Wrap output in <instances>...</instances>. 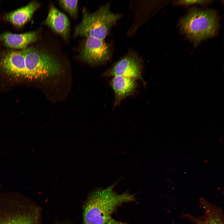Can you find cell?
Instances as JSON below:
<instances>
[{"label": "cell", "mask_w": 224, "mask_h": 224, "mask_svg": "<svg viewBox=\"0 0 224 224\" xmlns=\"http://www.w3.org/2000/svg\"><path fill=\"white\" fill-rule=\"evenodd\" d=\"M142 65L141 61L137 56L129 55L115 63L104 75L107 77L120 76L143 81Z\"/></svg>", "instance_id": "obj_7"}, {"label": "cell", "mask_w": 224, "mask_h": 224, "mask_svg": "<svg viewBox=\"0 0 224 224\" xmlns=\"http://www.w3.org/2000/svg\"><path fill=\"white\" fill-rule=\"evenodd\" d=\"M114 95V105H118L124 99L132 94L137 86L136 80L120 76H113L110 82Z\"/></svg>", "instance_id": "obj_9"}, {"label": "cell", "mask_w": 224, "mask_h": 224, "mask_svg": "<svg viewBox=\"0 0 224 224\" xmlns=\"http://www.w3.org/2000/svg\"><path fill=\"white\" fill-rule=\"evenodd\" d=\"M219 21L215 11L193 7L180 19L179 28L187 39L197 46L203 41L216 36Z\"/></svg>", "instance_id": "obj_3"}, {"label": "cell", "mask_w": 224, "mask_h": 224, "mask_svg": "<svg viewBox=\"0 0 224 224\" xmlns=\"http://www.w3.org/2000/svg\"><path fill=\"white\" fill-rule=\"evenodd\" d=\"M58 69L57 58L43 49H0V69L10 76L41 79L55 76Z\"/></svg>", "instance_id": "obj_1"}, {"label": "cell", "mask_w": 224, "mask_h": 224, "mask_svg": "<svg viewBox=\"0 0 224 224\" xmlns=\"http://www.w3.org/2000/svg\"><path fill=\"white\" fill-rule=\"evenodd\" d=\"M110 55V48L104 40L86 37L80 53V57L91 64L101 63L106 62Z\"/></svg>", "instance_id": "obj_6"}, {"label": "cell", "mask_w": 224, "mask_h": 224, "mask_svg": "<svg viewBox=\"0 0 224 224\" xmlns=\"http://www.w3.org/2000/svg\"><path fill=\"white\" fill-rule=\"evenodd\" d=\"M39 3L33 1L26 6L7 13L6 20L17 27H21L30 21L35 11L40 7Z\"/></svg>", "instance_id": "obj_11"}, {"label": "cell", "mask_w": 224, "mask_h": 224, "mask_svg": "<svg viewBox=\"0 0 224 224\" xmlns=\"http://www.w3.org/2000/svg\"><path fill=\"white\" fill-rule=\"evenodd\" d=\"M110 6L108 4L103 6L92 13L84 8L82 20L75 27L74 37H91L104 40L111 27L121 16L111 12Z\"/></svg>", "instance_id": "obj_5"}, {"label": "cell", "mask_w": 224, "mask_h": 224, "mask_svg": "<svg viewBox=\"0 0 224 224\" xmlns=\"http://www.w3.org/2000/svg\"><path fill=\"white\" fill-rule=\"evenodd\" d=\"M196 104V102L194 103L193 104V106L195 105Z\"/></svg>", "instance_id": "obj_16"}, {"label": "cell", "mask_w": 224, "mask_h": 224, "mask_svg": "<svg viewBox=\"0 0 224 224\" xmlns=\"http://www.w3.org/2000/svg\"><path fill=\"white\" fill-rule=\"evenodd\" d=\"M179 92H178V93L176 94V95H177L178 94H179Z\"/></svg>", "instance_id": "obj_17"}, {"label": "cell", "mask_w": 224, "mask_h": 224, "mask_svg": "<svg viewBox=\"0 0 224 224\" xmlns=\"http://www.w3.org/2000/svg\"><path fill=\"white\" fill-rule=\"evenodd\" d=\"M212 209L211 208V209H209L207 210L206 209V214L204 215L203 217V219L199 220V222L198 223L199 224H223V221H222V219H219L217 220L219 218L214 217L215 215H214V211L213 212H212ZM220 217V218H221Z\"/></svg>", "instance_id": "obj_13"}, {"label": "cell", "mask_w": 224, "mask_h": 224, "mask_svg": "<svg viewBox=\"0 0 224 224\" xmlns=\"http://www.w3.org/2000/svg\"><path fill=\"white\" fill-rule=\"evenodd\" d=\"M37 39V35L35 31L21 34L7 32L0 35V40L5 46L12 49H24L28 45L35 42Z\"/></svg>", "instance_id": "obj_10"}, {"label": "cell", "mask_w": 224, "mask_h": 224, "mask_svg": "<svg viewBox=\"0 0 224 224\" xmlns=\"http://www.w3.org/2000/svg\"><path fill=\"white\" fill-rule=\"evenodd\" d=\"M44 23L65 40L69 37L70 23L66 16L53 5L50 7Z\"/></svg>", "instance_id": "obj_8"}, {"label": "cell", "mask_w": 224, "mask_h": 224, "mask_svg": "<svg viewBox=\"0 0 224 224\" xmlns=\"http://www.w3.org/2000/svg\"><path fill=\"white\" fill-rule=\"evenodd\" d=\"M212 0H178L173 2L175 5L188 6L196 4L201 5H206L211 4L213 2Z\"/></svg>", "instance_id": "obj_14"}, {"label": "cell", "mask_w": 224, "mask_h": 224, "mask_svg": "<svg viewBox=\"0 0 224 224\" xmlns=\"http://www.w3.org/2000/svg\"><path fill=\"white\" fill-rule=\"evenodd\" d=\"M115 184L96 190L90 195L84 207V224H105L119 206L135 200L134 194L117 193L114 190Z\"/></svg>", "instance_id": "obj_2"}, {"label": "cell", "mask_w": 224, "mask_h": 224, "mask_svg": "<svg viewBox=\"0 0 224 224\" xmlns=\"http://www.w3.org/2000/svg\"><path fill=\"white\" fill-rule=\"evenodd\" d=\"M37 210L26 197L0 194V224H38Z\"/></svg>", "instance_id": "obj_4"}, {"label": "cell", "mask_w": 224, "mask_h": 224, "mask_svg": "<svg viewBox=\"0 0 224 224\" xmlns=\"http://www.w3.org/2000/svg\"><path fill=\"white\" fill-rule=\"evenodd\" d=\"M58 3L61 7L73 18L77 17L78 15L77 0H59Z\"/></svg>", "instance_id": "obj_12"}, {"label": "cell", "mask_w": 224, "mask_h": 224, "mask_svg": "<svg viewBox=\"0 0 224 224\" xmlns=\"http://www.w3.org/2000/svg\"><path fill=\"white\" fill-rule=\"evenodd\" d=\"M105 224H127L126 223L115 220L113 219H112Z\"/></svg>", "instance_id": "obj_15"}]
</instances>
